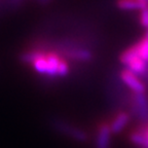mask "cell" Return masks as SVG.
Returning a JSON list of instances; mask_svg holds the SVG:
<instances>
[{
	"label": "cell",
	"mask_w": 148,
	"mask_h": 148,
	"mask_svg": "<svg viewBox=\"0 0 148 148\" xmlns=\"http://www.w3.org/2000/svg\"><path fill=\"white\" fill-rule=\"evenodd\" d=\"M142 132L144 133V135H145V136L147 137V139H148V127L146 130H144V131H142Z\"/></svg>",
	"instance_id": "cell-10"
},
{
	"label": "cell",
	"mask_w": 148,
	"mask_h": 148,
	"mask_svg": "<svg viewBox=\"0 0 148 148\" xmlns=\"http://www.w3.org/2000/svg\"><path fill=\"white\" fill-rule=\"evenodd\" d=\"M20 60L26 64H31L39 74L49 76H66L69 73V65L57 53H44L41 51H25L20 56Z\"/></svg>",
	"instance_id": "cell-1"
},
{
	"label": "cell",
	"mask_w": 148,
	"mask_h": 148,
	"mask_svg": "<svg viewBox=\"0 0 148 148\" xmlns=\"http://www.w3.org/2000/svg\"><path fill=\"white\" fill-rule=\"evenodd\" d=\"M117 6L123 10H141L148 7V4L141 0H117Z\"/></svg>",
	"instance_id": "cell-7"
},
{
	"label": "cell",
	"mask_w": 148,
	"mask_h": 148,
	"mask_svg": "<svg viewBox=\"0 0 148 148\" xmlns=\"http://www.w3.org/2000/svg\"><path fill=\"white\" fill-rule=\"evenodd\" d=\"M64 55L69 59H72L77 62L88 63L92 60V53L86 49L81 47H71L64 51Z\"/></svg>",
	"instance_id": "cell-5"
},
{
	"label": "cell",
	"mask_w": 148,
	"mask_h": 148,
	"mask_svg": "<svg viewBox=\"0 0 148 148\" xmlns=\"http://www.w3.org/2000/svg\"><path fill=\"white\" fill-rule=\"evenodd\" d=\"M120 78L125 82L127 86H129L134 92V94H144L145 92V86L136 74L125 69L120 72Z\"/></svg>",
	"instance_id": "cell-3"
},
{
	"label": "cell",
	"mask_w": 148,
	"mask_h": 148,
	"mask_svg": "<svg viewBox=\"0 0 148 148\" xmlns=\"http://www.w3.org/2000/svg\"><path fill=\"white\" fill-rule=\"evenodd\" d=\"M140 23L143 27L148 29V7L141 9L140 12Z\"/></svg>",
	"instance_id": "cell-9"
},
{
	"label": "cell",
	"mask_w": 148,
	"mask_h": 148,
	"mask_svg": "<svg viewBox=\"0 0 148 148\" xmlns=\"http://www.w3.org/2000/svg\"><path fill=\"white\" fill-rule=\"evenodd\" d=\"M130 118H131V116L127 112H119L118 114H116L115 117L109 123L112 134H118V133L121 132L127 125Z\"/></svg>",
	"instance_id": "cell-6"
},
{
	"label": "cell",
	"mask_w": 148,
	"mask_h": 148,
	"mask_svg": "<svg viewBox=\"0 0 148 148\" xmlns=\"http://www.w3.org/2000/svg\"><path fill=\"white\" fill-rule=\"evenodd\" d=\"M145 1H146V2H147V3H148V0H145Z\"/></svg>",
	"instance_id": "cell-11"
},
{
	"label": "cell",
	"mask_w": 148,
	"mask_h": 148,
	"mask_svg": "<svg viewBox=\"0 0 148 148\" xmlns=\"http://www.w3.org/2000/svg\"><path fill=\"white\" fill-rule=\"evenodd\" d=\"M134 106L139 116H145L148 113V103L144 94H134Z\"/></svg>",
	"instance_id": "cell-8"
},
{
	"label": "cell",
	"mask_w": 148,
	"mask_h": 148,
	"mask_svg": "<svg viewBox=\"0 0 148 148\" xmlns=\"http://www.w3.org/2000/svg\"><path fill=\"white\" fill-rule=\"evenodd\" d=\"M51 127H53L56 131H58L60 134L72 139L74 141L79 142V143H84V142L88 141V136L86 131L80 129V127H76V125H71V123H68V121L56 118V119L51 120Z\"/></svg>",
	"instance_id": "cell-2"
},
{
	"label": "cell",
	"mask_w": 148,
	"mask_h": 148,
	"mask_svg": "<svg viewBox=\"0 0 148 148\" xmlns=\"http://www.w3.org/2000/svg\"><path fill=\"white\" fill-rule=\"evenodd\" d=\"M111 132L110 125L103 123L98 127L97 136H96L95 147L96 148H110L111 144Z\"/></svg>",
	"instance_id": "cell-4"
}]
</instances>
